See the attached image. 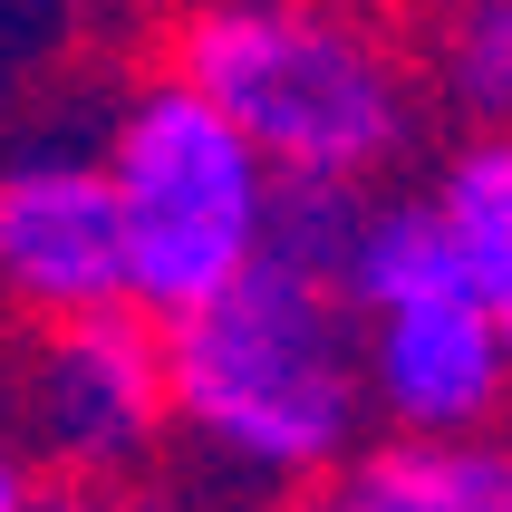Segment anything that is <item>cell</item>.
Listing matches in <instances>:
<instances>
[{"mask_svg": "<svg viewBox=\"0 0 512 512\" xmlns=\"http://www.w3.org/2000/svg\"><path fill=\"white\" fill-rule=\"evenodd\" d=\"M49 339L29 358V464H49L68 484H136L174 435L165 397V329L155 310L116 300V310L39 319Z\"/></svg>", "mask_w": 512, "mask_h": 512, "instance_id": "277c9868", "label": "cell"}, {"mask_svg": "<svg viewBox=\"0 0 512 512\" xmlns=\"http://www.w3.org/2000/svg\"><path fill=\"white\" fill-rule=\"evenodd\" d=\"M426 203L455 232L464 281L484 290V300H503L512 290V126H464V145L435 165Z\"/></svg>", "mask_w": 512, "mask_h": 512, "instance_id": "ba28073f", "label": "cell"}, {"mask_svg": "<svg viewBox=\"0 0 512 512\" xmlns=\"http://www.w3.org/2000/svg\"><path fill=\"white\" fill-rule=\"evenodd\" d=\"M348 512H512V426H416V435H358L329 474Z\"/></svg>", "mask_w": 512, "mask_h": 512, "instance_id": "52a82bcc", "label": "cell"}, {"mask_svg": "<svg viewBox=\"0 0 512 512\" xmlns=\"http://www.w3.org/2000/svg\"><path fill=\"white\" fill-rule=\"evenodd\" d=\"M435 107L464 126H512V0H455V20L435 29Z\"/></svg>", "mask_w": 512, "mask_h": 512, "instance_id": "9c48e42d", "label": "cell"}, {"mask_svg": "<svg viewBox=\"0 0 512 512\" xmlns=\"http://www.w3.org/2000/svg\"><path fill=\"white\" fill-rule=\"evenodd\" d=\"M358 387H368V426H484L512 416V377L503 339L474 281L416 290L387 310H358Z\"/></svg>", "mask_w": 512, "mask_h": 512, "instance_id": "8992f818", "label": "cell"}, {"mask_svg": "<svg viewBox=\"0 0 512 512\" xmlns=\"http://www.w3.org/2000/svg\"><path fill=\"white\" fill-rule=\"evenodd\" d=\"M20 503H39V464H29L20 435H0V512H20Z\"/></svg>", "mask_w": 512, "mask_h": 512, "instance_id": "30bf717a", "label": "cell"}, {"mask_svg": "<svg viewBox=\"0 0 512 512\" xmlns=\"http://www.w3.org/2000/svg\"><path fill=\"white\" fill-rule=\"evenodd\" d=\"M484 310H493V339H503V377H512V290H503V300H484Z\"/></svg>", "mask_w": 512, "mask_h": 512, "instance_id": "8fae6325", "label": "cell"}, {"mask_svg": "<svg viewBox=\"0 0 512 512\" xmlns=\"http://www.w3.org/2000/svg\"><path fill=\"white\" fill-rule=\"evenodd\" d=\"M97 165H107V194H116V232H126V300L155 319L194 310L203 290H223L271 242L281 174L261 165L252 136L203 87H184L174 68L126 87V107L107 116Z\"/></svg>", "mask_w": 512, "mask_h": 512, "instance_id": "3957f363", "label": "cell"}, {"mask_svg": "<svg viewBox=\"0 0 512 512\" xmlns=\"http://www.w3.org/2000/svg\"><path fill=\"white\" fill-rule=\"evenodd\" d=\"M358 184H281L271 242L165 329L174 435L252 493H310L368 435L358 310L329 281L339 213Z\"/></svg>", "mask_w": 512, "mask_h": 512, "instance_id": "6da1fadb", "label": "cell"}, {"mask_svg": "<svg viewBox=\"0 0 512 512\" xmlns=\"http://www.w3.org/2000/svg\"><path fill=\"white\" fill-rule=\"evenodd\" d=\"M165 68L203 87L281 184H387L426 116V78L368 0H194Z\"/></svg>", "mask_w": 512, "mask_h": 512, "instance_id": "7a4b0ae2", "label": "cell"}, {"mask_svg": "<svg viewBox=\"0 0 512 512\" xmlns=\"http://www.w3.org/2000/svg\"><path fill=\"white\" fill-rule=\"evenodd\" d=\"M0 300L29 319L126 300V232H116L107 165L87 145H29L0 165Z\"/></svg>", "mask_w": 512, "mask_h": 512, "instance_id": "5b68a950", "label": "cell"}]
</instances>
